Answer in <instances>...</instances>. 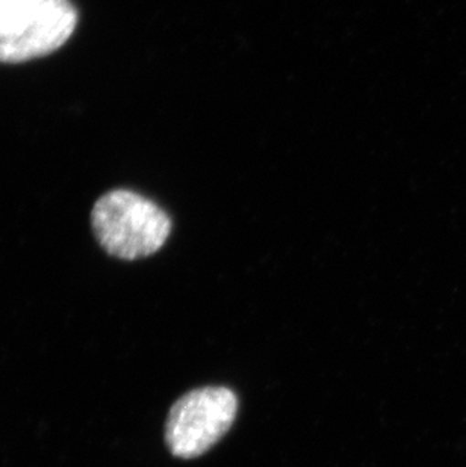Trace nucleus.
Listing matches in <instances>:
<instances>
[{"label": "nucleus", "instance_id": "3", "mask_svg": "<svg viewBox=\"0 0 466 467\" xmlns=\"http://www.w3.org/2000/svg\"><path fill=\"white\" fill-rule=\"evenodd\" d=\"M237 411L238 398L230 389L209 386L186 393L168 415V448L179 459L200 457L229 431Z\"/></svg>", "mask_w": 466, "mask_h": 467}, {"label": "nucleus", "instance_id": "2", "mask_svg": "<svg viewBox=\"0 0 466 467\" xmlns=\"http://www.w3.org/2000/svg\"><path fill=\"white\" fill-rule=\"evenodd\" d=\"M76 25L69 0H0V62L48 57L66 45Z\"/></svg>", "mask_w": 466, "mask_h": 467}, {"label": "nucleus", "instance_id": "1", "mask_svg": "<svg viewBox=\"0 0 466 467\" xmlns=\"http://www.w3.org/2000/svg\"><path fill=\"white\" fill-rule=\"evenodd\" d=\"M91 224L101 247L123 260L152 256L172 234L170 216L132 191L101 195L91 212Z\"/></svg>", "mask_w": 466, "mask_h": 467}]
</instances>
